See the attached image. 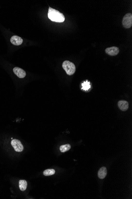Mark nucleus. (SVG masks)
<instances>
[{
    "instance_id": "nucleus-1",
    "label": "nucleus",
    "mask_w": 132,
    "mask_h": 199,
    "mask_svg": "<svg viewBox=\"0 0 132 199\" xmlns=\"http://www.w3.org/2000/svg\"><path fill=\"white\" fill-rule=\"evenodd\" d=\"M48 17L51 20L57 22H63L65 20V16L58 10L49 7Z\"/></svg>"
},
{
    "instance_id": "nucleus-2",
    "label": "nucleus",
    "mask_w": 132,
    "mask_h": 199,
    "mask_svg": "<svg viewBox=\"0 0 132 199\" xmlns=\"http://www.w3.org/2000/svg\"><path fill=\"white\" fill-rule=\"evenodd\" d=\"M63 68L68 75H72L76 71V67L74 64L68 61L63 62Z\"/></svg>"
},
{
    "instance_id": "nucleus-3",
    "label": "nucleus",
    "mask_w": 132,
    "mask_h": 199,
    "mask_svg": "<svg viewBox=\"0 0 132 199\" xmlns=\"http://www.w3.org/2000/svg\"><path fill=\"white\" fill-rule=\"evenodd\" d=\"M122 24L125 28H130L132 25V15L128 13L125 15L122 20Z\"/></svg>"
},
{
    "instance_id": "nucleus-4",
    "label": "nucleus",
    "mask_w": 132,
    "mask_h": 199,
    "mask_svg": "<svg viewBox=\"0 0 132 199\" xmlns=\"http://www.w3.org/2000/svg\"><path fill=\"white\" fill-rule=\"evenodd\" d=\"M11 145L14 148L15 151L17 152H21L23 151L24 148L21 142L17 139H13L11 141Z\"/></svg>"
},
{
    "instance_id": "nucleus-5",
    "label": "nucleus",
    "mask_w": 132,
    "mask_h": 199,
    "mask_svg": "<svg viewBox=\"0 0 132 199\" xmlns=\"http://www.w3.org/2000/svg\"><path fill=\"white\" fill-rule=\"evenodd\" d=\"M106 53L109 55L116 56L119 53V48L116 47H112L107 48L105 50Z\"/></svg>"
},
{
    "instance_id": "nucleus-6",
    "label": "nucleus",
    "mask_w": 132,
    "mask_h": 199,
    "mask_svg": "<svg viewBox=\"0 0 132 199\" xmlns=\"http://www.w3.org/2000/svg\"><path fill=\"white\" fill-rule=\"evenodd\" d=\"M13 72L17 77L20 78H25L26 75L25 71L20 68L15 67L13 69Z\"/></svg>"
},
{
    "instance_id": "nucleus-7",
    "label": "nucleus",
    "mask_w": 132,
    "mask_h": 199,
    "mask_svg": "<svg viewBox=\"0 0 132 199\" xmlns=\"http://www.w3.org/2000/svg\"><path fill=\"white\" fill-rule=\"evenodd\" d=\"M10 41L14 45H20L23 42V40L21 37L19 36H16V35H14L12 36L10 39Z\"/></svg>"
},
{
    "instance_id": "nucleus-8",
    "label": "nucleus",
    "mask_w": 132,
    "mask_h": 199,
    "mask_svg": "<svg viewBox=\"0 0 132 199\" xmlns=\"http://www.w3.org/2000/svg\"><path fill=\"white\" fill-rule=\"evenodd\" d=\"M118 106L121 110L125 111L129 108V103L127 101L121 100L118 102Z\"/></svg>"
},
{
    "instance_id": "nucleus-9",
    "label": "nucleus",
    "mask_w": 132,
    "mask_h": 199,
    "mask_svg": "<svg viewBox=\"0 0 132 199\" xmlns=\"http://www.w3.org/2000/svg\"><path fill=\"white\" fill-rule=\"evenodd\" d=\"M107 173V169L105 167H102L101 168L98 173V176L99 179H103L106 177Z\"/></svg>"
},
{
    "instance_id": "nucleus-10",
    "label": "nucleus",
    "mask_w": 132,
    "mask_h": 199,
    "mask_svg": "<svg viewBox=\"0 0 132 199\" xmlns=\"http://www.w3.org/2000/svg\"><path fill=\"white\" fill-rule=\"evenodd\" d=\"M27 186V182L25 180H20L19 181V187L21 190L24 191Z\"/></svg>"
},
{
    "instance_id": "nucleus-11",
    "label": "nucleus",
    "mask_w": 132,
    "mask_h": 199,
    "mask_svg": "<svg viewBox=\"0 0 132 199\" xmlns=\"http://www.w3.org/2000/svg\"><path fill=\"white\" fill-rule=\"evenodd\" d=\"M71 148V146L69 144L61 145L60 147V150L61 152H65L68 151Z\"/></svg>"
},
{
    "instance_id": "nucleus-12",
    "label": "nucleus",
    "mask_w": 132,
    "mask_h": 199,
    "mask_svg": "<svg viewBox=\"0 0 132 199\" xmlns=\"http://www.w3.org/2000/svg\"><path fill=\"white\" fill-rule=\"evenodd\" d=\"M55 171L53 169H48L43 171V175L45 176H51L55 173Z\"/></svg>"
},
{
    "instance_id": "nucleus-13",
    "label": "nucleus",
    "mask_w": 132,
    "mask_h": 199,
    "mask_svg": "<svg viewBox=\"0 0 132 199\" xmlns=\"http://www.w3.org/2000/svg\"><path fill=\"white\" fill-rule=\"evenodd\" d=\"M82 86L83 87L82 89L85 91H87L89 90L91 87L90 85V82H88L87 81L85 82L83 84H82Z\"/></svg>"
}]
</instances>
